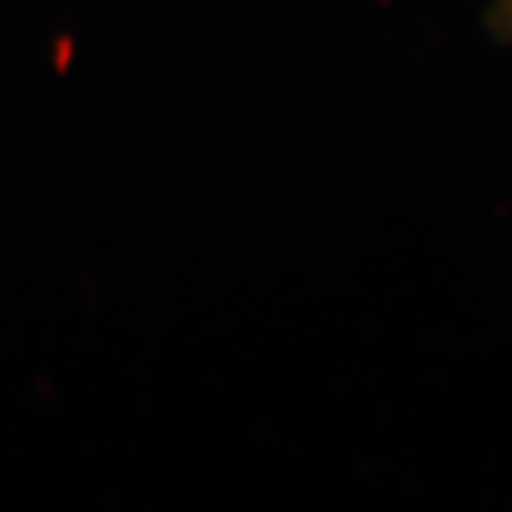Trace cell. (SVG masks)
Listing matches in <instances>:
<instances>
[{
  "label": "cell",
  "mask_w": 512,
  "mask_h": 512,
  "mask_svg": "<svg viewBox=\"0 0 512 512\" xmlns=\"http://www.w3.org/2000/svg\"><path fill=\"white\" fill-rule=\"evenodd\" d=\"M509 14H512V0H509Z\"/></svg>",
  "instance_id": "1"
}]
</instances>
